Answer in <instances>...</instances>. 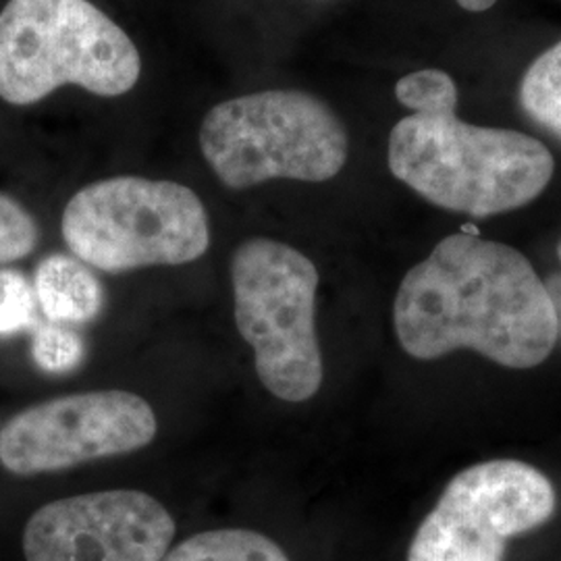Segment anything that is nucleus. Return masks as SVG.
Returning a JSON list of instances; mask_svg holds the SVG:
<instances>
[{"label": "nucleus", "mask_w": 561, "mask_h": 561, "mask_svg": "<svg viewBox=\"0 0 561 561\" xmlns=\"http://www.w3.org/2000/svg\"><path fill=\"white\" fill-rule=\"evenodd\" d=\"M460 4L461 9L466 11H472V13H482L486 9H491L497 0H456Z\"/></svg>", "instance_id": "17"}, {"label": "nucleus", "mask_w": 561, "mask_h": 561, "mask_svg": "<svg viewBox=\"0 0 561 561\" xmlns=\"http://www.w3.org/2000/svg\"><path fill=\"white\" fill-rule=\"evenodd\" d=\"M162 561H289L279 545L248 528H221L198 533L169 553Z\"/></svg>", "instance_id": "11"}, {"label": "nucleus", "mask_w": 561, "mask_h": 561, "mask_svg": "<svg viewBox=\"0 0 561 561\" xmlns=\"http://www.w3.org/2000/svg\"><path fill=\"white\" fill-rule=\"evenodd\" d=\"M396 99L412 113H422L443 102L458 101V85L442 69H422L396 83Z\"/></svg>", "instance_id": "14"}, {"label": "nucleus", "mask_w": 561, "mask_h": 561, "mask_svg": "<svg viewBox=\"0 0 561 561\" xmlns=\"http://www.w3.org/2000/svg\"><path fill=\"white\" fill-rule=\"evenodd\" d=\"M34 291L42 312L50 322H85L101 312V283L92 275L88 264L65 256H46L36 268Z\"/></svg>", "instance_id": "10"}, {"label": "nucleus", "mask_w": 561, "mask_h": 561, "mask_svg": "<svg viewBox=\"0 0 561 561\" xmlns=\"http://www.w3.org/2000/svg\"><path fill=\"white\" fill-rule=\"evenodd\" d=\"M148 401L119 389L85 391L25 408L0 428V463L15 477H36L85 461L134 454L154 442Z\"/></svg>", "instance_id": "8"}, {"label": "nucleus", "mask_w": 561, "mask_h": 561, "mask_svg": "<svg viewBox=\"0 0 561 561\" xmlns=\"http://www.w3.org/2000/svg\"><path fill=\"white\" fill-rule=\"evenodd\" d=\"M36 291L20 271H0V337L20 333L34 321Z\"/></svg>", "instance_id": "16"}, {"label": "nucleus", "mask_w": 561, "mask_h": 561, "mask_svg": "<svg viewBox=\"0 0 561 561\" xmlns=\"http://www.w3.org/2000/svg\"><path fill=\"white\" fill-rule=\"evenodd\" d=\"M558 254H560V261H561V241H560V248H558Z\"/></svg>", "instance_id": "18"}, {"label": "nucleus", "mask_w": 561, "mask_h": 561, "mask_svg": "<svg viewBox=\"0 0 561 561\" xmlns=\"http://www.w3.org/2000/svg\"><path fill=\"white\" fill-rule=\"evenodd\" d=\"M141 59L127 32L90 0H9L0 11V99L27 106L62 85L127 94Z\"/></svg>", "instance_id": "3"}, {"label": "nucleus", "mask_w": 561, "mask_h": 561, "mask_svg": "<svg viewBox=\"0 0 561 561\" xmlns=\"http://www.w3.org/2000/svg\"><path fill=\"white\" fill-rule=\"evenodd\" d=\"M83 356V343L76 331L62 322H48L34 335V358L48 373H67Z\"/></svg>", "instance_id": "15"}, {"label": "nucleus", "mask_w": 561, "mask_h": 561, "mask_svg": "<svg viewBox=\"0 0 561 561\" xmlns=\"http://www.w3.org/2000/svg\"><path fill=\"white\" fill-rule=\"evenodd\" d=\"M231 283L236 324L254 350L264 389L291 403L312 400L324 377L314 324V262L283 241L254 238L236 250Z\"/></svg>", "instance_id": "6"}, {"label": "nucleus", "mask_w": 561, "mask_h": 561, "mask_svg": "<svg viewBox=\"0 0 561 561\" xmlns=\"http://www.w3.org/2000/svg\"><path fill=\"white\" fill-rule=\"evenodd\" d=\"M558 495L535 466L518 460L474 463L445 486L408 551V561H502L510 539L556 512Z\"/></svg>", "instance_id": "7"}, {"label": "nucleus", "mask_w": 561, "mask_h": 561, "mask_svg": "<svg viewBox=\"0 0 561 561\" xmlns=\"http://www.w3.org/2000/svg\"><path fill=\"white\" fill-rule=\"evenodd\" d=\"M62 240L78 261L111 275L148 266H180L210 248L204 202L175 181L111 178L67 202Z\"/></svg>", "instance_id": "5"}, {"label": "nucleus", "mask_w": 561, "mask_h": 561, "mask_svg": "<svg viewBox=\"0 0 561 561\" xmlns=\"http://www.w3.org/2000/svg\"><path fill=\"white\" fill-rule=\"evenodd\" d=\"M458 101L412 113L391 129L389 169L424 201L472 217L502 215L539 198L556 171L526 134L470 125Z\"/></svg>", "instance_id": "2"}, {"label": "nucleus", "mask_w": 561, "mask_h": 561, "mask_svg": "<svg viewBox=\"0 0 561 561\" xmlns=\"http://www.w3.org/2000/svg\"><path fill=\"white\" fill-rule=\"evenodd\" d=\"M41 240L38 222L13 196L0 194V264L30 256Z\"/></svg>", "instance_id": "13"}, {"label": "nucleus", "mask_w": 561, "mask_h": 561, "mask_svg": "<svg viewBox=\"0 0 561 561\" xmlns=\"http://www.w3.org/2000/svg\"><path fill=\"white\" fill-rule=\"evenodd\" d=\"M178 524L148 493L113 489L46 503L27 520V561H162Z\"/></svg>", "instance_id": "9"}, {"label": "nucleus", "mask_w": 561, "mask_h": 561, "mask_svg": "<svg viewBox=\"0 0 561 561\" xmlns=\"http://www.w3.org/2000/svg\"><path fill=\"white\" fill-rule=\"evenodd\" d=\"M520 101L530 119L561 140V42L528 67L522 80Z\"/></svg>", "instance_id": "12"}, {"label": "nucleus", "mask_w": 561, "mask_h": 561, "mask_svg": "<svg viewBox=\"0 0 561 561\" xmlns=\"http://www.w3.org/2000/svg\"><path fill=\"white\" fill-rule=\"evenodd\" d=\"M347 146L340 117L300 90H266L221 102L201 127L202 157L229 190L273 180H333L345 167Z\"/></svg>", "instance_id": "4"}, {"label": "nucleus", "mask_w": 561, "mask_h": 561, "mask_svg": "<svg viewBox=\"0 0 561 561\" xmlns=\"http://www.w3.org/2000/svg\"><path fill=\"white\" fill-rule=\"evenodd\" d=\"M401 347L416 360L474 350L505 368H535L560 337L556 304L512 245L456 233L412 266L393 301Z\"/></svg>", "instance_id": "1"}]
</instances>
